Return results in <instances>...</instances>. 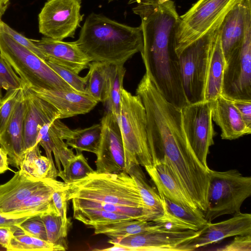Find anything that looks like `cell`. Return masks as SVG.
<instances>
[{
  "label": "cell",
  "mask_w": 251,
  "mask_h": 251,
  "mask_svg": "<svg viewBox=\"0 0 251 251\" xmlns=\"http://www.w3.org/2000/svg\"><path fill=\"white\" fill-rule=\"evenodd\" d=\"M141 18L143 46L140 52L149 76L165 99L179 108L188 104L183 91L176 31L179 17L172 0H129Z\"/></svg>",
  "instance_id": "1"
},
{
  "label": "cell",
  "mask_w": 251,
  "mask_h": 251,
  "mask_svg": "<svg viewBox=\"0 0 251 251\" xmlns=\"http://www.w3.org/2000/svg\"><path fill=\"white\" fill-rule=\"evenodd\" d=\"M90 62L124 65L143 46L141 26L132 27L92 13L75 41Z\"/></svg>",
  "instance_id": "2"
},
{
  "label": "cell",
  "mask_w": 251,
  "mask_h": 251,
  "mask_svg": "<svg viewBox=\"0 0 251 251\" xmlns=\"http://www.w3.org/2000/svg\"><path fill=\"white\" fill-rule=\"evenodd\" d=\"M64 190L67 201L72 199H81L144 210L136 182L126 172L101 174L95 171L81 180L66 183Z\"/></svg>",
  "instance_id": "3"
},
{
  "label": "cell",
  "mask_w": 251,
  "mask_h": 251,
  "mask_svg": "<svg viewBox=\"0 0 251 251\" xmlns=\"http://www.w3.org/2000/svg\"><path fill=\"white\" fill-rule=\"evenodd\" d=\"M124 146L126 172L134 166L153 164L147 131L146 114L140 98L123 89L118 119Z\"/></svg>",
  "instance_id": "4"
},
{
  "label": "cell",
  "mask_w": 251,
  "mask_h": 251,
  "mask_svg": "<svg viewBox=\"0 0 251 251\" xmlns=\"http://www.w3.org/2000/svg\"><path fill=\"white\" fill-rule=\"evenodd\" d=\"M0 56L10 65L29 89L75 91L46 61L17 43L0 29Z\"/></svg>",
  "instance_id": "5"
},
{
  "label": "cell",
  "mask_w": 251,
  "mask_h": 251,
  "mask_svg": "<svg viewBox=\"0 0 251 251\" xmlns=\"http://www.w3.org/2000/svg\"><path fill=\"white\" fill-rule=\"evenodd\" d=\"M209 175L207 207L203 212L207 222L239 212L243 202L251 195V177L235 169L219 172L209 169Z\"/></svg>",
  "instance_id": "6"
},
{
  "label": "cell",
  "mask_w": 251,
  "mask_h": 251,
  "mask_svg": "<svg viewBox=\"0 0 251 251\" xmlns=\"http://www.w3.org/2000/svg\"><path fill=\"white\" fill-rule=\"evenodd\" d=\"M220 25L211 28L203 36L177 52L182 85L189 104L204 100L206 74L210 50Z\"/></svg>",
  "instance_id": "7"
},
{
  "label": "cell",
  "mask_w": 251,
  "mask_h": 251,
  "mask_svg": "<svg viewBox=\"0 0 251 251\" xmlns=\"http://www.w3.org/2000/svg\"><path fill=\"white\" fill-rule=\"evenodd\" d=\"M241 0H198L179 17L175 35L176 52L220 25L229 10Z\"/></svg>",
  "instance_id": "8"
},
{
  "label": "cell",
  "mask_w": 251,
  "mask_h": 251,
  "mask_svg": "<svg viewBox=\"0 0 251 251\" xmlns=\"http://www.w3.org/2000/svg\"><path fill=\"white\" fill-rule=\"evenodd\" d=\"M222 95L231 100H251V4L241 47L226 60Z\"/></svg>",
  "instance_id": "9"
},
{
  "label": "cell",
  "mask_w": 251,
  "mask_h": 251,
  "mask_svg": "<svg viewBox=\"0 0 251 251\" xmlns=\"http://www.w3.org/2000/svg\"><path fill=\"white\" fill-rule=\"evenodd\" d=\"M183 128L188 142L201 163L209 169L207 157L215 134L212 117V103H188L181 108Z\"/></svg>",
  "instance_id": "10"
},
{
  "label": "cell",
  "mask_w": 251,
  "mask_h": 251,
  "mask_svg": "<svg viewBox=\"0 0 251 251\" xmlns=\"http://www.w3.org/2000/svg\"><path fill=\"white\" fill-rule=\"evenodd\" d=\"M81 0H48L38 15L39 32L58 40L74 38L83 20Z\"/></svg>",
  "instance_id": "11"
},
{
  "label": "cell",
  "mask_w": 251,
  "mask_h": 251,
  "mask_svg": "<svg viewBox=\"0 0 251 251\" xmlns=\"http://www.w3.org/2000/svg\"><path fill=\"white\" fill-rule=\"evenodd\" d=\"M200 232L201 229L197 231L156 230L110 239L108 242L125 246L130 251H187L188 244Z\"/></svg>",
  "instance_id": "12"
},
{
  "label": "cell",
  "mask_w": 251,
  "mask_h": 251,
  "mask_svg": "<svg viewBox=\"0 0 251 251\" xmlns=\"http://www.w3.org/2000/svg\"><path fill=\"white\" fill-rule=\"evenodd\" d=\"M101 133L96 154V172L118 174L126 172L124 146L117 118L110 111L102 117Z\"/></svg>",
  "instance_id": "13"
},
{
  "label": "cell",
  "mask_w": 251,
  "mask_h": 251,
  "mask_svg": "<svg viewBox=\"0 0 251 251\" xmlns=\"http://www.w3.org/2000/svg\"><path fill=\"white\" fill-rule=\"evenodd\" d=\"M248 234H251V214L240 211L226 220L208 223L201 229L200 234L188 244L187 250H197L226 238Z\"/></svg>",
  "instance_id": "14"
},
{
  "label": "cell",
  "mask_w": 251,
  "mask_h": 251,
  "mask_svg": "<svg viewBox=\"0 0 251 251\" xmlns=\"http://www.w3.org/2000/svg\"><path fill=\"white\" fill-rule=\"evenodd\" d=\"M31 40L42 52L45 61H50L77 74L88 68L91 62L75 41L64 42L45 36Z\"/></svg>",
  "instance_id": "15"
},
{
  "label": "cell",
  "mask_w": 251,
  "mask_h": 251,
  "mask_svg": "<svg viewBox=\"0 0 251 251\" xmlns=\"http://www.w3.org/2000/svg\"><path fill=\"white\" fill-rule=\"evenodd\" d=\"M25 98L27 109L23 131L25 151L36 145L38 132L44 125L60 119L59 112L53 106L37 96L27 86Z\"/></svg>",
  "instance_id": "16"
},
{
  "label": "cell",
  "mask_w": 251,
  "mask_h": 251,
  "mask_svg": "<svg viewBox=\"0 0 251 251\" xmlns=\"http://www.w3.org/2000/svg\"><path fill=\"white\" fill-rule=\"evenodd\" d=\"M29 89L53 106L59 112L60 120L88 113L98 103L86 93L54 89Z\"/></svg>",
  "instance_id": "17"
},
{
  "label": "cell",
  "mask_w": 251,
  "mask_h": 251,
  "mask_svg": "<svg viewBox=\"0 0 251 251\" xmlns=\"http://www.w3.org/2000/svg\"><path fill=\"white\" fill-rule=\"evenodd\" d=\"M26 109L25 90L24 96L17 103L4 130L0 135V147L7 153L9 164L18 169L25 152L23 131Z\"/></svg>",
  "instance_id": "18"
},
{
  "label": "cell",
  "mask_w": 251,
  "mask_h": 251,
  "mask_svg": "<svg viewBox=\"0 0 251 251\" xmlns=\"http://www.w3.org/2000/svg\"><path fill=\"white\" fill-rule=\"evenodd\" d=\"M49 178L37 179L21 169L7 182L0 185V212L8 214L25 199L46 185Z\"/></svg>",
  "instance_id": "19"
},
{
  "label": "cell",
  "mask_w": 251,
  "mask_h": 251,
  "mask_svg": "<svg viewBox=\"0 0 251 251\" xmlns=\"http://www.w3.org/2000/svg\"><path fill=\"white\" fill-rule=\"evenodd\" d=\"M251 0H242L225 16L219 27L220 38L225 60L241 47L245 33L247 8Z\"/></svg>",
  "instance_id": "20"
},
{
  "label": "cell",
  "mask_w": 251,
  "mask_h": 251,
  "mask_svg": "<svg viewBox=\"0 0 251 251\" xmlns=\"http://www.w3.org/2000/svg\"><path fill=\"white\" fill-rule=\"evenodd\" d=\"M211 103L212 120L220 127L222 139L234 140L251 134L231 100L221 95Z\"/></svg>",
  "instance_id": "21"
},
{
  "label": "cell",
  "mask_w": 251,
  "mask_h": 251,
  "mask_svg": "<svg viewBox=\"0 0 251 251\" xmlns=\"http://www.w3.org/2000/svg\"><path fill=\"white\" fill-rule=\"evenodd\" d=\"M145 169L155 184L159 195L182 206L199 209L165 163L156 160L153 165Z\"/></svg>",
  "instance_id": "22"
},
{
  "label": "cell",
  "mask_w": 251,
  "mask_h": 251,
  "mask_svg": "<svg viewBox=\"0 0 251 251\" xmlns=\"http://www.w3.org/2000/svg\"><path fill=\"white\" fill-rule=\"evenodd\" d=\"M164 208V216L160 224L167 229L174 230H192L197 231L208 222L203 212L175 203L159 195Z\"/></svg>",
  "instance_id": "23"
},
{
  "label": "cell",
  "mask_w": 251,
  "mask_h": 251,
  "mask_svg": "<svg viewBox=\"0 0 251 251\" xmlns=\"http://www.w3.org/2000/svg\"><path fill=\"white\" fill-rule=\"evenodd\" d=\"M219 27L212 42L205 81L204 100L211 102L222 95L226 65L221 45Z\"/></svg>",
  "instance_id": "24"
},
{
  "label": "cell",
  "mask_w": 251,
  "mask_h": 251,
  "mask_svg": "<svg viewBox=\"0 0 251 251\" xmlns=\"http://www.w3.org/2000/svg\"><path fill=\"white\" fill-rule=\"evenodd\" d=\"M128 174L133 178L137 186L143 203L146 221L160 223L165 211L158 193L149 184L139 165L132 167Z\"/></svg>",
  "instance_id": "25"
},
{
  "label": "cell",
  "mask_w": 251,
  "mask_h": 251,
  "mask_svg": "<svg viewBox=\"0 0 251 251\" xmlns=\"http://www.w3.org/2000/svg\"><path fill=\"white\" fill-rule=\"evenodd\" d=\"M65 182L49 178L48 183L25 199L7 215L16 217L32 216L46 212L54 206L52 199L54 191Z\"/></svg>",
  "instance_id": "26"
},
{
  "label": "cell",
  "mask_w": 251,
  "mask_h": 251,
  "mask_svg": "<svg viewBox=\"0 0 251 251\" xmlns=\"http://www.w3.org/2000/svg\"><path fill=\"white\" fill-rule=\"evenodd\" d=\"M90 228L95 234H104L111 239H116L146 231L167 229L162 224L142 220H127L101 223Z\"/></svg>",
  "instance_id": "27"
},
{
  "label": "cell",
  "mask_w": 251,
  "mask_h": 251,
  "mask_svg": "<svg viewBox=\"0 0 251 251\" xmlns=\"http://www.w3.org/2000/svg\"><path fill=\"white\" fill-rule=\"evenodd\" d=\"M101 125H93L84 128L71 129L68 126L65 132L64 140L76 154L88 151L96 154L100 140Z\"/></svg>",
  "instance_id": "28"
},
{
  "label": "cell",
  "mask_w": 251,
  "mask_h": 251,
  "mask_svg": "<svg viewBox=\"0 0 251 251\" xmlns=\"http://www.w3.org/2000/svg\"><path fill=\"white\" fill-rule=\"evenodd\" d=\"M109 64L92 61L89 64L86 93L98 102L105 103L107 98Z\"/></svg>",
  "instance_id": "29"
},
{
  "label": "cell",
  "mask_w": 251,
  "mask_h": 251,
  "mask_svg": "<svg viewBox=\"0 0 251 251\" xmlns=\"http://www.w3.org/2000/svg\"><path fill=\"white\" fill-rule=\"evenodd\" d=\"M126 69L124 65L109 64L108 88L106 104L108 111L118 119L124 89L123 81Z\"/></svg>",
  "instance_id": "30"
},
{
  "label": "cell",
  "mask_w": 251,
  "mask_h": 251,
  "mask_svg": "<svg viewBox=\"0 0 251 251\" xmlns=\"http://www.w3.org/2000/svg\"><path fill=\"white\" fill-rule=\"evenodd\" d=\"M39 144H36L25 152L20 169L37 178H48L51 166L48 158L41 154Z\"/></svg>",
  "instance_id": "31"
},
{
  "label": "cell",
  "mask_w": 251,
  "mask_h": 251,
  "mask_svg": "<svg viewBox=\"0 0 251 251\" xmlns=\"http://www.w3.org/2000/svg\"><path fill=\"white\" fill-rule=\"evenodd\" d=\"M47 233L48 241L55 247V251H66L68 249L67 235L65 233L61 218L53 208L40 215Z\"/></svg>",
  "instance_id": "32"
},
{
  "label": "cell",
  "mask_w": 251,
  "mask_h": 251,
  "mask_svg": "<svg viewBox=\"0 0 251 251\" xmlns=\"http://www.w3.org/2000/svg\"><path fill=\"white\" fill-rule=\"evenodd\" d=\"M73 217L89 227L101 223L120 222L133 219L131 217L103 210L73 208Z\"/></svg>",
  "instance_id": "33"
},
{
  "label": "cell",
  "mask_w": 251,
  "mask_h": 251,
  "mask_svg": "<svg viewBox=\"0 0 251 251\" xmlns=\"http://www.w3.org/2000/svg\"><path fill=\"white\" fill-rule=\"evenodd\" d=\"M94 171L87 159L80 153L75 155L67 162L63 170L58 172L57 176L65 183L69 184L85 178Z\"/></svg>",
  "instance_id": "34"
},
{
  "label": "cell",
  "mask_w": 251,
  "mask_h": 251,
  "mask_svg": "<svg viewBox=\"0 0 251 251\" xmlns=\"http://www.w3.org/2000/svg\"><path fill=\"white\" fill-rule=\"evenodd\" d=\"M70 201L73 208L100 209L127 215L135 220H145L144 210L141 208L81 199H72Z\"/></svg>",
  "instance_id": "35"
},
{
  "label": "cell",
  "mask_w": 251,
  "mask_h": 251,
  "mask_svg": "<svg viewBox=\"0 0 251 251\" xmlns=\"http://www.w3.org/2000/svg\"><path fill=\"white\" fill-rule=\"evenodd\" d=\"M8 251H53L54 246L48 241L26 234H15L12 238Z\"/></svg>",
  "instance_id": "36"
},
{
  "label": "cell",
  "mask_w": 251,
  "mask_h": 251,
  "mask_svg": "<svg viewBox=\"0 0 251 251\" xmlns=\"http://www.w3.org/2000/svg\"><path fill=\"white\" fill-rule=\"evenodd\" d=\"M26 85L6 91L0 100V135L4 130L18 102L24 96Z\"/></svg>",
  "instance_id": "37"
},
{
  "label": "cell",
  "mask_w": 251,
  "mask_h": 251,
  "mask_svg": "<svg viewBox=\"0 0 251 251\" xmlns=\"http://www.w3.org/2000/svg\"><path fill=\"white\" fill-rule=\"evenodd\" d=\"M49 66L74 90L77 92L86 93L87 78L86 75L81 77L78 74L61 65L50 61H47Z\"/></svg>",
  "instance_id": "38"
},
{
  "label": "cell",
  "mask_w": 251,
  "mask_h": 251,
  "mask_svg": "<svg viewBox=\"0 0 251 251\" xmlns=\"http://www.w3.org/2000/svg\"><path fill=\"white\" fill-rule=\"evenodd\" d=\"M24 84L10 65L0 56V100L2 98V89L7 91L21 88Z\"/></svg>",
  "instance_id": "39"
},
{
  "label": "cell",
  "mask_w": 251,
  "mask_h": 251,
  "mask_svg": "<svg viewBox=\"0 0 251 251\" xmlns=\"http://www.w3.org/2000/svg\"><path fill=\"white\" fill-rule=\"evenodd\" d=\"M40 214L29 217L18 226L22 232L48 241L46 230Z\"/></svg>",
  "instance_id": "40"
},
{
  "label": "cell",
  "mask_w": 251,
  "mask_h": 251,
  "mask_svg": "<svg viewBox=\"0 0 251 251\" xmlns=\"http://www.w3.org/2000/svg\"><path fill=\"white\" fill-rule=\"evenodd\" d=\"M66 183L56 188L52 193V199L54 206L60 215L65 233L67 235L71 226L70 220L67 217V201L64 190Z\"/></svg>",
  "instance_id": "41"
},
{
  "label": "cell",
  "mask_w": 251,
  "mask_h": 251,
  "mask_svg": "<svg viewBox=\"0 0 251 251\" xmlns=\"http://www.w3.org/2000/svg\"><path fill=\"white\" fill-rule=\"evenodd\" d=\"M0 29L7 33L17 43L28 49L41 59L45 61L44 57L42 52L35 46L31 39H28L19 33L2 21H1L0 22Z\"/></svg>",
  "instance_id": "42"
},
{
  "label": "cell",
  "mask_w": 251,
  "mask_h": 251,
  "mask_svg": "<svg viewBox=\"0 0 251 251\" xmlns=\"http://www.w3.org/2000/svg\"><path fill=\"white\" fill-rule=\"evenodd\" d=\"M68 147L63 140L57 141L53 144L52 152L58 172L61 170V164L63 168L67 162L75 155L72 149H69Z\"/></svg>",
  "instance_id": "43"
},
{
  "label": "cell",
  "mask_w": 251,
  "mask_h": 251,
  "mask_svg": "<svg viewBox=\"0 0 251 251\" xmlns=\"http://www.w3.org/2000/svg\"><path fill=\"white\" fill-rule=\"evenodd\" d=\"M214 250L219 251H251V234L236 236L228 244Z\"/></svg>",
  "instance_id": "44"
},
{
  "label": "cell",
  "mask_w": 251,
  "mask_h": 251,
  "mask_svg": "<svg viewBox=\"0 0 251 251\" xmlns=\"http://www.w3.org/2000/svg\"><path fill=\"white\" fill-rule=\"evenodd\" d=\"M232 101L247 126L251 129V100H233Z\"/></svg>",
  "instance_id": "45"
},
{
  "label": "cell",
  "mask_w": 251,
  "mask_h": 251,
  "mask_svg": "<svg viewBox=\"0 0 251 251\" xmlns=\"http://www.w3.org/2000/svg\"><path fill=\"white\" fill-rule=\"evenodd\" d=\"M30 217L31 216L16 217L0 212V227L9 226L18 228V225Z\"/></svg>",
  "instance_id": "46"
},
{
  "label": "cell",
  "mask_w": 251,
  "mask_h": 251,
  "mask_svg": "<svg viewBox=\"0 0 251 251\" xmlns=\"http://www.w3.org/2000/svg\"><path fill=\"white\" fill-rule=\"evenodd\" d=\"M18 230L19 229L17 227H0V245L6 249L10 244L12 238Z\"/></svg>",
  "instance_id": "47"
},
{
  "label": "cell",
  "mask_w": 251,
  "mask_h": 251,
  "mask_svg": "<svg viewBox=\"0 0 251 251\" xmlns=\"http://www.w3.org/2000/svg\"><path fill=\"white\" fill-rule=\"evenodd\" d=\"M8 165V155L6 151L0 147V174L9 169Z\"/></svg>",
  "instance_id": "48"
},
{
  "label": "cell",
  "mask_w": 251,
  "mask_h": 251,
  "mask_svg": "<svg viewBox=\"0 0 251 251\" xmlns=\"http://www.w3.org/2000/svg\"><path fill=\"white\" fill-rule=\"evenodd\" d=\"M112 246L102 250L100 249H95V250H99V251H130V249L128 248H126L125 246L117 244H112Z\"/></svg>",
  "instance_id": "49"
},
{
  "label": "cell",
  "mask_w": 251,
  "mask_h": 251,
  "mask_svg": "<svg viewBox=\"0 0 251 251\" xmlns=\"http://www.w3.org/2000/svg\"><path fill=\"white\" fill-rule=\"evenodd\" d=\"M10 0H0V11L3 14L6 11Z\"/></svg>",
  "instance_id": "50"
},
{
  "label": "cell",
  "mask_w": 251,
  "mask_h": 251,
  "mask_svg": "<svg viewBox=\"0 0 251 251\" xmlns=\"http://www.w3.org/2000/svg\"><path fill=\"white\" fill-rule=\"evenodd\" d=\"M3 15V13L0 11V22L1 20V17Z\"/></svg>",
  "instance_id": "51"
},
{
  "label": "cell",
  "mask_w": 251,
  "mask_h": 251,
  "mask_svg": "<svg viewBox=\"0 0 251 251\" xmlns=\"http://www.w3.org/2000/svg\"><path fill=\"white\" fill-rule=\"evenodd\" d=\"M108 0L109 1H113L114 0Z\"/></svg>",
  "instance_id": "52"
}]
</instances>
